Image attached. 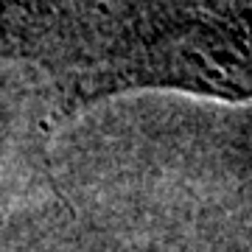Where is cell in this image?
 Listing matches in <instances>:
<instances>
[{"instance_id":"1","label":"cell","mask_w":252,"mask_h":252,"mask_svg":"<svg viewBox=\"0 0 252 252\" xmlns=\"http://www.w3.org/2000/svg\"><path fill=\"white\" fill-rule=\"evenodd\" d=\"M129 87L252 98V0H146L79 93Z\"/></svg>"}]
</instances>
